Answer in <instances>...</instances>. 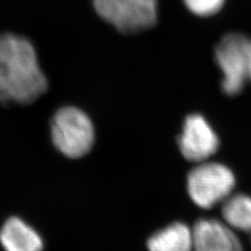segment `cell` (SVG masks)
I'll return each instance as SVG.
<instances>
[{
  "mask_svg": "<svg viewBox=\"0 0 251 251\" xmlns=\"http://www.w3.org/2000/svg\"><path fill=\"white\" fill-rule=\"evenodd\" d=\"M46 89L33 45L19 36L0 35V103L28 105Z\"/></svg>",
  "mask_w": 251,
  "mask_h": 251,
  "instance_id": "1",
  "label": "cell"
},
{
  "mask_svg": "<svg viewBox=\"0 0 251 251\" xmlns=\"http://www.w3.org/2000/svg\"><path fill=\"white\" fill-rule=\"evenodd\" d=\"M50 136L56 150L72 160L87 156L96 143V131L91 120L75 107L58 110L51 121Z\"/></svg>",
  "mask_w": 251,
  "mask_h": 251,
  "instance_id": "2",
  "label": "cell"
},
{
  "mask_svg": "<svg viewBox=\"0 0 251 251\" xmlns=\"http://www.w3.org/2000/svg\"><path fill=\"white\" fill-rule=\"evenodd\" d=\"M235 177L221 163L203 161L188 172L186 190L192 201L201 208L209 209L223 203L232 194Z\"/></svg>",
  "mask_w": 251,
  "mask_h": 251,
  "instance_id": "3",
  "label": "cell"
},
{
  "mask_svg": "<svg viewBox=\"0 0 251 251\" xmlns=\"http://www.w3.org/2000/svg\"><path fill=\"white\" fill-rule=\"evenodd\" d=\"M101 18L124 34H137L157 21V0H93Z\"/></svg>",
  "mask_w": 251,
  "mask_h": 251,
  "instance_id": "4",
  "label": "cell"
},
{
  "mask_svg": "<svg viewBox=\"0 0 251 251\" xmlns=\"http://www.w3.org/2000/svg\"><path fill=\"white\" fill-rule=\"evenodd\" d=\"M243 34L225 35L218 43L215 59L222 73V89L227 96H237L248 80V44Z\"/></svg>",
  "mask_w": 251,
  "mask_h": 251,
  "instance_id": "5",
  "label": "cell"
},
{
  "mask_svg": "<svg viewBox=\"0 0 251 251\" xmlns=\"http://www.w3.org/2000/svg\"><path fill=\"white\" fill-rule=\"evenodd\" d=\"M220 141L217 133L201 114L188 115L178 137V148L184 159L193 163L207 161L216 154Z\"/></svg>",
  "mask_w": 251,
  "mask_h": 251,
  "instance_id": "6",
  "label": "cell"
},
{
  "mask_svg": "<svg viewBox=\"0 0 251 251\" xmlns=\"http://www.w3.org/2000/svg\"><path fill=\"white\" fill-rule=\"evenodd\" d=\"M193 251H244L228 225L215 219H201L192 228Z\"/></svg>",
  "mask_w": 251,
  "mask_h": 251,
  "instance_id": "7",
  "label": "cell"
},
{
  "mask_svg": "<svg viewBox=\"0 0 251 251\" xmlns=\"http://www.w3.org/2000/svg\"><path fill=\"white\" fill-rule=\"evenodd\" d=\"M41 233L19 216L7 218L0 227V245L3 251H43Z\"/></svg>",
  "mask_w": 251,
  "mask_h": 251,
  "instance_id": "8",
  "label": "cell"
},
{
  "mask_svg": "<svg viewBox=\"0 0 251 251\" xmlns=\"http://www.w3.org/2000/svg\"><path fill=\"white\" fill-rule=\"evenodd\" d=\"M148 251H193L192 228L182 222H173L153 232L147 240Z\"/></svg>",
  "mask_w": 251,
  "mask_h": 251,
  "instance_id": "9",
  "label": "cell"
},
{
  "mask_svg": "<svg viewBox=\"0 0 251 251\" xmlns=\"http://www.w3.org/2000/svg\"><path fill=\"white\" fill-rule=\"evenodd\" d=\"M221 213L231 229L251 233V196L231 194L222 203Z\"/></svg>",
  "mask_w": 251,
  "mask_h": 251,
  "instance_id": "10",
  "label": "cell"
},
{
  "mask_svg": "<svg viewBox=\"0 0 251 251\" xmlns=\"http://www.w3.org/2000/svg\"><path fill=\"white\" fill-rule=\"evenodd\" d=\"M184 2L195 15L200 17H209L222 9L225 0H184Z\"/></svg>",
  "mask_w": 251,
  "mask_h": 251,
  "instance_id": "11",
  "label": "cell"
},
{
  "mask_svg": "<svg viewBox=\"0 0 251 251\" xmlns=\"http://www.w3.org/2000/svg\"><path fill=\"white\" fill-rule=\"evenodd\" d=\"M248 80L251 81V39L248 44Z\"/></svg>",
  "mask_w": 251,
  "mask_h": 251,
  "instance_id": "12",
  "label": "cell"
}]
</instances>
